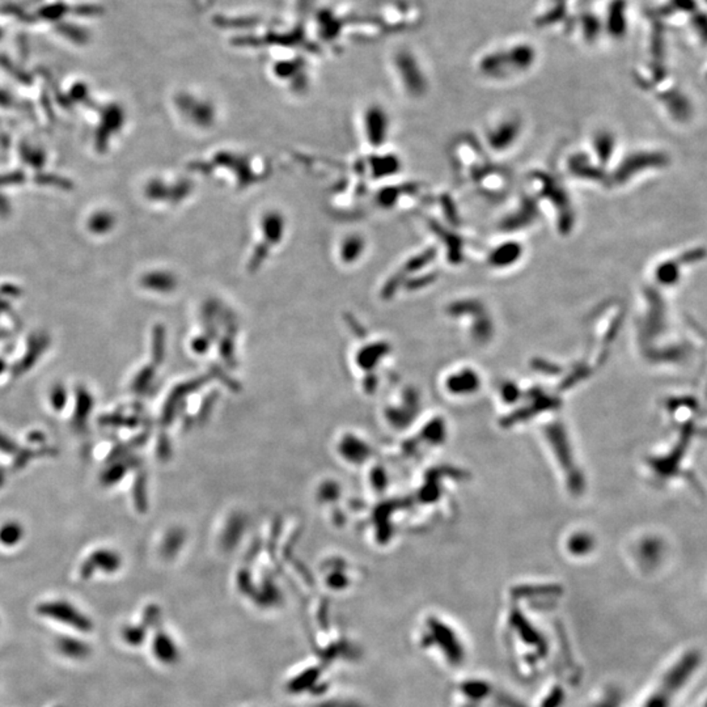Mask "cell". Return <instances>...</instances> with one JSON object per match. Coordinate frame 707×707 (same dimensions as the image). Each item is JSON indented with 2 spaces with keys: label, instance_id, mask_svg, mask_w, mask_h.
<instances>
[{
  "label": "cell",
  "instance_id": "cell-8",
  "mask_svg": "<svg viewBox=\"0 0 707 707\" xmlns=\"http://www.w3.org/2000/svg\"><path fill=\"white\" fill-rule=\"evenodd\" d=\"M3 482H4V473H3V471L0 469V486H1V483Z\"/></svg>",
  "mask_w": 707,
  "mask_h": 707
},
{
  "label": "cell",
  "instance_id": "cell-2",
  "mask_svg": "<svg viewBox=\"0 0 707 707\" xmlns=\"http://www.w3.org/2000/svg\"><path fill=\"white\" fill-rule=\"evenodd\" d=\"M119 565V561H118L117 555L116 554L110 553V552H104V550H98L96 553L91 554L85 562H82V567H80V575L82 579L85 577H89L94 573L96 568H103L105 571H113L117 568Z\"/></svg>",
  "mask_w": 707,
  "mask_h": 707
},
{
  "label": "cell",
  "instance_id": "cell-5",
  "mask_svg": "<svg viewBox=\"0 0 707 707\" xmlns=\"http://www.w3.org/2000/svg\"><path fill=\"white\" fill-rule=\"evenodd\" d=\"M67 399H69V394H67V389L64 388V385L57 384L54 388L51 389L50 403L57 412L64 409V406L67 403Z\"/></svg>",
  "mask_w": 707,
  "mask_h": 707
},
{
  "label": "cell",
  "instance_id": "cell-6",
  "mask_svg": "<svg viewBox=\"0 0 707 707\" xmlns=\"http://www.w3.org/2000/svg\"><path fill=\"white\" fill-rule=\"evenodd\" d=\"M19 451L17 444L12 440L11 437H8L7 435H4L3 433H0V452H4V453H16Z\"/></svg>",
  "mask_w": 707,
  "mask_h": 707
},
{
  "label": "cell",
  "instance_id": "cell-3",
  "mask_svg": "<svg viewBox=\"0 0 707 707\" xmlns=\"http://www.w3.org/2000/svg\"><path fill=\"white\" fill-rule=\"evenodd\" d=\"M92 406H94V400H92V396L89 394V392L84 387H79L76 390V409H75V415H73V421H72L73 426L78 430L84 428L87 418L92 410Z\"/></svg>",
  "mask_w": 707,
  "mask_h": 707
},
{
  "label": "cell",
  "instance_id": "cell-4",
  "mask_svg": "<svg viewBox=\"0 0 707 707\" xmlns=\"http://www.w3.org/2000/svg\"><path fill=\"white\" fill-rule=\"evenodd\" d=\"M23 536V527L16 521H8L0 527V543L4 546L17 545Z\"/></svg>",
  "mask_w": 707,
  "mask_h": 707
},
{
  "label": "cell",
  "instance_id": "cell-7",
  "mask_svg": "<svg viewBox=\"0 0 707 707\" xmlns=\"http://www.w3.org/2000/svg\"><path fill=\"white\" fill-rule=\"evenodd\" d=\"M4 369H6V362L0 359V375L3 374V371H4Z\"/></svg>",
  "mask_w": 707,
  "mask_h": 707
},
{
  "label": "cell",
  "instance_id": "cell-1",
  "mask_svg": "<svg viewBox=\"0 0 707 707\" xmlns=\"http://www.w3.org/2000/svg\"><path fill=\"white\" fill-rule=\"evenodd\" d=\"M38 614L58 621L62 625L70 626L79 631H89L92 624L88 617H85L80 611L72 606L67 601H49L38 606Z\"/></svg>",
  "mask_w": 707,
  "mask_h": 707
}]
</instances>
